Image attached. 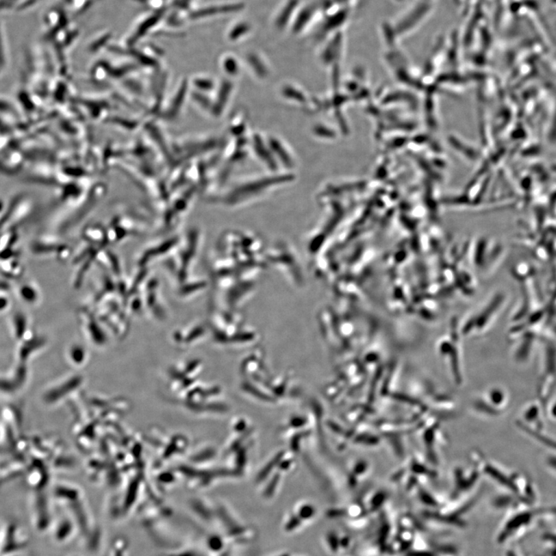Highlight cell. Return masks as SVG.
I'll use <instances>...</instances> for the list:
<instances>
[{"label":"cell","mask_w":556,"mask_h":556,"mask_svg":"<svg viewBox=\"0 0 556 556\" xmlns=\"http://www.w3.org/2000/svg\"><path fill=\"white\" fill-rule=\"evenodd\" d=\"M553 2L556 3V0H553Z\"/></svg>","instance_id":"obj_1"}]
</instances>
